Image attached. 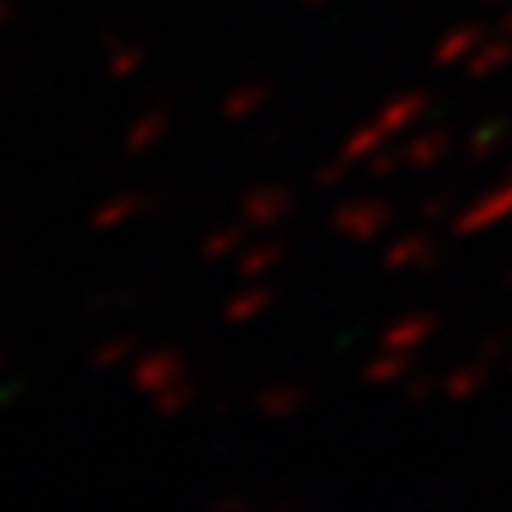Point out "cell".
Listing matches in <instances>:
<instances>
[{"mask_svg": "<svg viewBox=\"0 0 512 512\" xmlns=\"http://www.w3.org/2000/svg\"><path fill=\"white\" fill-rule=\"evenodd\" d=\"M120 355H124V342H111V346H99V350H94L90 363H94V367H111Z\"/></svg>", "mask_w": 512, "mask_h": 512, "instance_id": "2", "label": "cell"}, {"mask_svg": "<svg viewBox=\"0 0 512 512\" xmlns=\"http://www.w3.org/2000/svg\"><path fill=\"white\" fill-rule=\"evenodd\" d=\"M13 18V0H0V26H5Z\"/></svg>", "mask_w": 512, "mask_h": 512, "instance_id": "3", "label": "cell"}, {"mask_svg": "<svg viewBox=\"0 0 512 512\" xmlns=\"http://www.w3.org/2000/svg\"><path fill=\"white\" fill-rule=\"evenodd\" d=\"M128 210H133V201H107L103 210L94 214V227H99V231H111V227H116V222H120Z\"/></svg>", "mask_w": 512, "mask_h": 512, "instance_id": "1", "label": "cell"}]
</instances>
